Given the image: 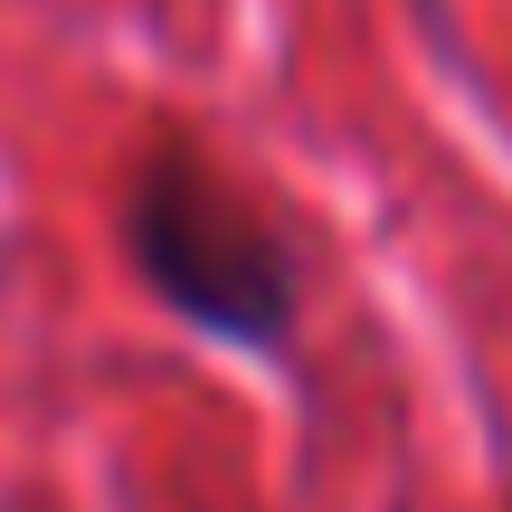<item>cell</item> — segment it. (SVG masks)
I'll use <instances>...</instances> for the list:
<instances>
[{"label": "cell", "mask_w": 512, "mask_h": 512, "mask_svg": "<svg viewBox=\"0 0 512 512\" xmlns=\"http://www.w3.org/2000/svg\"><path fill=\"white\" fill-rule=\"evenodd\" d=\"M124 247H133V275L190 332H219L238 351H275L294 332V247L256 219L200 152H162L133 181Z\"/></svg>", "instance_id": "obj_1"}]
</instances>
